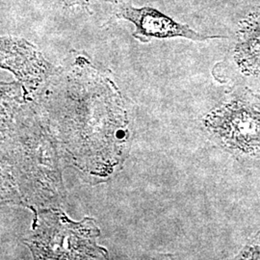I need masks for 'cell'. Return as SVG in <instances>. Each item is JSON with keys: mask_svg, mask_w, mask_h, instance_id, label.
Listing matches in <instances>:
<instances>
[{"mask_svg": "<svg viewBox=\"0 0 260 260\" xmlns=\"http://www.w3.org/2000/svg\"><path fill=\"white\" fill-rule=\"evenodd\" d=\"M66 7H74V6H87L86 0H62Z\"/></svg>", "mask_w": 260, "mask_h": 260, "instance_id": "277c9868", "label": "cell"}, {"mask_svg": "<svg viewBox=\"0 0 260 260\" xmlns=\"http://www.w3.org/2000/svg\"><path fill=\"white\" fill-rule=\"evenodd\" d=\"M115 18L124 19L134 24L133 37L141 43H149L152 39L182 37L197 42L220 36H206L171 19L160 11L151 7L136 8L130 2L117 1L115 4Z\"/></svg>", "mask_w": 260, "mask_h": 260, "instance_id": "6da1fadb", "label": "cell"}, {"mask_svg": "<svg viewBox=\"0 0 260 260\" xmlns=\"http://www.w3.org/2000/svg\"><path fill=\"white\" fill-rule=\"evenodd\" d=\"M236 57L243 71L260 75V18L250 19L242 29Z\"/></svg>", "mask_w": 260, "mask_h": 260, "instance_id": "3957f363", "label": "cell"}, {"mask_svg": "<svg viewBox=\"0 0 260 260\" xmlns=\"http://www.w3.org/2000/svg\"><path fill=\"white\" fill-rule=\"evenodd\" d=\"M250 99L246 95L234 99L211 120L223 139L243 150L260 147V111Z\"/></svg>", "mask_w": 260, "mask_h": 260, "instance_id": "7a4b0ae2", "label": "cell"}]
</instances>
